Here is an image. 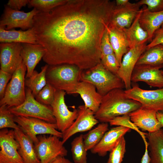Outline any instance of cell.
I'll use <instances>...</instances> for the list:
<instances>
[{
	"label": "cell",
	"mask_w": 163,
	"mask_h": 163,
	"mask_svg": "<svg viewBox=\"0 0 163 163\" xmlns=\"http://www.w3.org/2000/svg\"><path fill=\"white\" fill-rule=\"evenodd\" d=\"M108 0H68L34 18L32 28L49 65L69 64L82 70L101 62V44L115 6Z\"/></svg>",
	"instance_id": "cell-1"
},
{
	"label": "cell",
	"mask_w": 163,
	"mask_h": 163,
	"mask_svg": "<svg viewBox=\"0 0 163 163\" xmlns=\"http://www.w3.org/2000/svg\"><path fill=\"white\" fill-rule=\"evenodd\" d=\"M139 102L126 95L122 88L114 89L102 97L95 118L101 123H109L115 118L129 114L140 108Z\"/></svg>",
	"instance_id": "cell-2"
},
{
	"label": "cell",
	"mask_w": 163,
	"mask_h": 163,
	"mask_svg": "<svg viewBox=\"0 0 163 163\" xmlns=\"http://www.w3.org/2000/svg\"><path fill=\"white\" fill-rule=\"evenodd\" d=\"M83 71L69 64L49 65L46 74L47 83L56 90L64 91L68 94H75Z\"/></svg>",
	"instance_id": "cell-3"
},
{
	"label": "cell",
	"mask_w": 163,
	"mask_h": 163,
	"mask_svg": "<svg viewBox=\"0 0 163 163\" xmlns=\"http://www.w3.org/2000/svg\"><path fill=\"white\" fill-rule=\"evenodd\" d=\"M83 70L81 81L90 83L103 96L116 88H125L124 83L117 75L107 70L101 62L95 66Z\"/></svg>",
	"instance_id": "cell-4"
},
{
	"label": "cell",
	"mask_w": 163,
	"mask_h": 163,
	"mask_svg": "<svg viewBox=\"0 0 163 163\" xmlns=\"http://www.w3.org/2000/svg\"><path fill=\"white\" fill-rule=\"evenodd\" d=\"M31 90L26 89V98L21 104L8 108L11 113L16 116H23L39 119L46 122L56 123L51 105L42 104L35 98Z\"/></svg>",
	"instance_id": "cell-5"
},
{
	"label": "cell",
	"mask_w": 163,
	"mask_h": 163,
	"mask_svg": "<svg viewBox=\"0 0 163 163\" xmlns=\"http://www.w3.org/2000/svg\"><path fill=\"white\" fill-rule=\"evenodd\" d=\"M27 66L23 61L12 74L6 88L0 106L5 105L9 108L22 104L26 98L25 79Z\"/></svg>",
	"instance_id": "cell-6"
},
{
	"label": "cell",
	"mask_w": 163,
	"mask_h": 163,
	"mask_svg": "<svg viewBox=\"0 0 163 163\" xmlns=\"http://www.w3.org/2000/svg\"><path fill=\"white\" fill-rule=\"evenodd\" d=\"M14 122L31 139L34 144L38 141L37 135L49 134L62 138V133L57 129L56 123H49L33 117L15 116Z\"/></svg>",
	"instance_id": "cell-7"
},
{
	"label": "cell",
	"mask_w": 163,
	"mask_h": 163,
	"mask_svg": "<svg viewBox=\"0 0 163 163\" xmlns=\"http://www.w3.org/2000/svg\"><path fill=\"white\" fill-rule=\"evenodd\" d=\"M37 137L38 141L34 144V149L40 163H50L58 156L67 155L68 151L58 137L41 135Z\"/></svg>",
	"instance_id": "cell-8"
},
{
	"label": "cell",
	"mask_w": 163,
	"mask_h": 163,
	"mask_svg": "<svg viewBox=\"0 0 163 163\" xmlns=\"http://www.w3.org/2000/svg\"><path fill=\"white\" fill-rule=\"evenodd\" d=\"M125 92L129 98L140 103L141 107L157 112L163 111V88L146 90L134 85L125 90Z\"/></svg>",
	"instance_id": "cell-9"
},
{
	"label": "cell",
	"mask_w": 163,
	"mask_h": 163,
	"mask_svg": "<svg viewBox=\"0 0 163 163\" xmlns=\"http://www.w3.org/2000/svg\"><path fill=\"white\" fill-rule=\"evenodd\" d=\"M39 12L35 8L27 12L16 11L6 5L0 19V27L6 30L15 28L27 30L32 28L34 18Z\"/></svg>",
	"instance_id": "cell-10"
},
{
	"label": "cell",
	"mask_w": 163,
	"mask_h": 163,
	"mask_svg": "<svg viewBox=\"0 0 163 163\" xmlns=\"http://www.w3.org/2000/svg\"><path fill=\"white\" fill-rule=\"evenodd\" d=\"M64 91L55 89L54 99L51 105L53 115L56 120L58 130L63 133L73 123L77 117L78 109L70 110L66 105Z\"/></svg>",
	"instance_id": "cell-11"
},
{
	"label": "cell",
	"mask_w": 163,
	"mask_h": 163,
	"mask_svg": "<svg viewBox=\"0 0 163 163\" xmlns=\"http://www.w3.org/2000/svg\"><path fill=\"white\" fill-rule=\"evenodd\" d=\"M14 130L8 128L0 131V163H24L18 149Z\"/></svg>",
	"instance_id": "cell-12"
},
{
	"label": "cell",
	"mask_w": 163,
	"mask_h": 163,
	"mask_svg": "<svg viewBox=\"0 0 163 163\" xmlns=\"http://www.w3.org/2000/svg\"><path fill=\"white\" fill-rule=\"evenodd\" d=\"M77 109V118L72 125L62 133V141L64 144L75 134L91 130L99 122L95 118L94 113L84 105L79 106Z\"/></svg>",
	"instance_id": "cell-13"
},
{
	"label": "cell",
	"mask_w": 163,
	"mask_h": 163,
	"mask_svg": "<svg viewBox=\"0 0 163 163\" xmlns=\"http://www.w3.org/2000/svg\"><path fill=\"white\" fill-rule=\"evenodd\" d=\"M147 43L129 49L122 59L117 75L124 84L126 90L131 87V77L139 57L146 50Z\"/></svg>",
	"instance_id": "cell-14"
},
{
	"label": "cell",
	"mask_w": 163,
	"mask_h": 163,
	"mask_svg": "<svg viewBox=\"0 0 163 163\" xmlns=\"http://www.w3.org/2000/svg\"><path fill=\"white\" fill-rule=\"evenodd\" d=\"M21 51L20 43H1L0 69L12 75L23 61Z\"/></svg>",
	"instance_id": "cell-15"
},
{
	"label": "cell",
	"mask_w": 163,
	"mask_h": 163,
	"mask_svg": "<svg viewBox=\"0 0 163 163\" xmlns=\"http://www.w3.org/2000/svg\"><path fill=\"white\" fill-rule=\"evenodd\" d=\"M138 2H129L121 6L116 5L113 11L109 27L123 30L131 25L140 9Z\"/></svg>",
	"instance_id": "cell-16"
},
{
	"label": "cell",
	"mask_w": 163,
	"mask_h": 163,
	"mask_svg": "<svg viewBox=\"0 0 163 163\" xmlns=\"http://www.w3.org/2000/svg\"><path fill=\"white\" fill-rule=\"evenodd\" d=\"M131 82H142L152 87L162 88V70L148 65H136L132 74Z\"/></svg>",
	"instance_id": "cell-17"
},
{
	"label": "cell",
	"mask_w": 163,
	"mask_h": 163,
	"mask_svg": "<svg viewBox=\"0 0 163 163\" xmlns=\"http://www.w3.org/2000/svg\"><path fill=\"white\" fill-rule=\"evenodd\" d=\"M157 111L141 107L129 114L131 121L137 127L149 133L162 128L156 116Z\"/></svg>",
	"instance_id": "cell-18"
},
{
	"label": "cell",
	"mask_w": 163,
	"mask_h": 163,
	"mask_svg": "<svg viewBox=\"0 0 163 163\" xmlns=\"http://www.w3.org/2000/svg\"><path fill=\"white\" fill-rule=\"evenodd\" d=\"M131 129L122 126L113 127L105 133L102 139L91 150L93 154L104 157L115 146L120 139Z\"/></svg>",
	"instance_id": "cell-19"
},
{
	"label": "cell",
	"mask_w": 163,
	"mask_h": 163,
	"mask_svg": "<svg viewBox=\"0 0 163 163\" xmlns=\"http://www.w3.org/2000/svg\"><path fill=\"white\" fill-rule=\"evenodd\" d=\"M21 56L27 68L25 78H29L34 69L45 55L46 50L41 45L21 43Z\"/></svg>",
	"instance_id": "cell-20"
},
{
	"label": "cell",
	"mask_w": 163,
	"mask_h": 163,
	"mask_svg": "<svg viewBox=\"0 0 163 163\" xmlns=\"http://www.w3.org/2000/svg\"><path fill=\"white\" fill-rule=\"evenodd\" d=\"M75 94L80 95L84 105L94 113L98 110L103 96L97 92L94 85L88 82L80 81L77 85Z\"/></svg>",
	"instance_id": "cell-21"
},
{
	"label": "cell",
	"mask_w": 163,
	"mask_h": 163,
	"mask_svg": "<svg viewBox=\"0 0 163 163\" xmlns=\"http://www.w3.org/2000/svg\"><path fill=\"white\" fill-rule=\"evenodd\" d=\"M14 131L15 138L19 145L18 152L24 163H40L31 139L20 129Z\"/></svg>",
	"instance_id": "cell-22"
},
{
	"label": "cell",
	"mask_w": 163,
	"mask_h": 163,
	"mask_svg": "<svg viewBox=\"0 0 163 163\" xmlns=\"http://www.w3.org/2000/svg\"><path fill=\"white\" fill-rule=\"evenodd\" d=\"M139 18L142 27L148 33L149 41H152L155 31L161 28L163 24V11L152 12L144 5Z\"/></svg>",
	"instance_id": "cell-23"
},
{
	"label": "cell",
	"mask_w": 163,
	"mask_h": 163,
	"mask_svg": "<svg viewBox=\"0 0 163 163\" xmlns=\"http://www.w3.org/2000/svg\"><path fill=\"white\" fill-rule=\"evenodd\" d=\"M114 53L120 64L124 55L129 49V44L123 30L106 26Z\"/></svg>",
	"instance_id": "cell-24"
},
{
	"label": "cell",
	"mask_w": 163,
	"mask_h": 163,
	"mask_svg": "<svg viewBox=\"0 0 163 163\" xmlns=\"http://www.w3.org/2000/svg\"><path fill=\"white\" fill-rule=\"evenodd\" d=\"M0 42L1 43L38 44L32 28L26 30H6L4 27H0Z\"/></svg>",
	"instance_id": "cell-25"
},
{
	"label": "cell",
	"mask_w": 163,
	"mask_h": 163,
	"mask_svg": "<svg viewBox=\"0 0 163 163\" xmlns=\"http://www.w3.org/2000/svg\"><path fill=\"white\" fill-rule=\"evenodd\" d=\"M142 11V8L140 9L129 27L123 29L126 37L130 48L149 41L148 33L142 27L139 22V18Z\"/></svg>",
	"instance_id": "cell-26"
},
{
	"label": "cell",
	"mask_w": 163,
	"mask_h": 163,
	"mask_svg": "<svg viewBox=\"0 0 163 163\" xmlns=\"http://www.w3.org/2000/svg\"><path fill=\"white\" fill-rule=\"evenodd\" d=\"M148 140L150 163H163V129L145 135Z\"/></svg>",
	"instance_id": "cell-27"
},
{
	"label": "cell",
	"mask_w": 163,
	"mask_h": 163,
	"mask_svg": "<svg viewBox=\"0 0 163 163\" xmlns=\"http://www.w3.org/2000/svg\"><path fill=\"white\" fill-rule=\"evenodd\" d=\"M145 65L161 69L163 68V45H158L146 50L136 65Z\"/></svg>",
	"instance_id": "cell-28"
},
{
	"label": "cell",
	"mask_w": 163,
	"mask_h": 163,
	"mask_svg": "<svg viewBox=\"0 0 163 163\" xmlns=\"http://www.w3.org/2000/svg\"><path fill=\"white\" fill-rule=\"evenodd\" d=\"M48 66L46 64L42 66L39 73L34 70L29 78H25V86L31 90L35 97L47 83L46 74Z\"/></svg>",
	"instance_id": "cell-29"
},
{
	"label": "cell",
	"mask_w": 163,
	"mask_h": 163,
	"mask_svg": "<svg viewBox=\"0 0 163 163\" xmlns=\"http://www.w3.org/2000/svg\"><path fill=\"white\" fill-rule=\"evenodd\" d=\"M108 123H101L88 133L83 135L86 150H91L100 142L104 134L108 130Z\"/></svg>",
	"instance_id": "cell-30"
},
{
	"label": "cell",
	"mask_w": 163,
	"mask_h": 163,
	"mask_svg": "<svg viewBox=\"0 0 163 163\" xmlns=\"http://www.w3.org/2000/svg\"><path fill=\"white\" fill-rule=\"evenodd\" d=\"M71 151L75 163H87V152L83 139L81 134L75 138L71 142Z\"/></svg>",
	"instance_id": "cell-31"
},
{
	"label": "cell",
	"mask_w": 163,
	"mask_h": 163,
	"mask_svg": "<svg viewBox=\"0 0 163 163\" xmlns=\"http://www.w3.org/2000/svg\"><path fill=\"white\" fill-rule=\"evenodd\" d=\"M68 0H30L27 5L29 8H36L40 12H47L59 5L66 3Z\"/></svg>",
	"instance_id": "cell-32"
},
{
	"label": "cell",
	"mask_w": 163,
	"mask_h": 163,
	"mask_svg": "<svg viewBox=\"0 0 163 163\" xmlns=\"http://www.w3.org/2000/svg\"><path fill=\"white\" fill-rule=\"evenodd\" d=\"M15 116L9 111L7 106L3 105L0 107V129L11 128L20 129L18 125L14 120Z\"/></svg>",
	"instance_id": "cell-33"
},
{
	"label": "cell",
	"mask_w": 163,
	"mask_h": 163,
	"mask_svg": "<svg viewBox=\"0 0 163 163\" xmlns=\"http://www.w3.org/2000/svg\"><path fill=\"white\" fill-rule=\"evenodd\" d=\"M126 140L124 136H123L110 152L107 163H121L126 152Z\"/></svg>",
	"instance_id": "cell-34"
},
{
	"label": "cell",
	"mask_w": 163,
	"mask_h": 163,
	"mask_svg": "<svg viewBox=\"0 0 163 163\" xmlns=\"http://www.w3.org/2000/svg\"><path fill=\"white\" fill-rule=\"evenodd\" d=\"M55 91L54 88L47 83L36 96L35 99L41 104L51 105L54 99Z\"/></svg>",
	"instance_id": "cell-35"
},
{
	"label": "cell",
	"mask_w": 163,
	"mask_h": 163,
	"mask_svg": "<svg viewBox=\"0 0 163 163\" xmlns=\"http://www.w3.org/2000/svg\"><path fill=\"white\" fill-rule=\"evenodd\" d=\"M109 123L111 126H122L133 129L140 135L142 139L146 138L145 135L147 133H143L139 130L138 127L131 121L129 114L117 117L110 121Z\"/></svg>",
	"instance_id": "cell-36"
},
{
	"label": "cell",
	"mask_w": 163,
	"mask_h": 163,
	"mask_svg": "<svg viewBox=\"0 0 163 163\" xmlns=\"http://www.w3.org/2000/svg\"><path fill=\"white\" fill-rule=\"evenodd\" d=\"M101 62L107 70L117 75L120 64L114 53L101 58Z\"/></svg>",
	"instance_id": "cell-37"
},
{
	"label": "cell",
	"mask_w": 163,
	"mask_h": 163,
	"mask_svg": "<svg viewBox=\"0 0 163 163\" xmlns=\"http://www.w3.org/2000/svg\"><path fill=\"white\" fill-rule=\"evenodd\" d=\"M101 58L114 53L110 42L109 34L106 29L101 40Z\"/></svg>",
	"instance_id": "cell-38"
},
{
	"label": "cell",
	"mask_w": 163,
	"mask_h": 163,
	"mask_svg": "<svg viewBox=\"0 0 163 163\" xmlns=\"http://www.w3.org/2000/svg\"><path fill=\"white\" fill-rule=\"evenodd\" d=\"M141 6L145 5L152 12L163 11V0H141L137 2Z\"/></svg>",
	"instance_id": "cell-39"
},
{
	"label": "cell",
	"mask_w": 163,
	"mask_h": 163,
	"mask_svg": "<svg viewBox=\"0 0 163 163\" xmlns=\"http://www.w3.org/2000/svg\"><path fill=\"white\" fill-rule=\"evenodd\" d=\"M12 74L0 70V98L4 96L9 81L11 79Z\"/></svg>",
	"instance_id": "cell-40"
},
{
	"label": "cell",
	"mask_w": 163,
	"mask_h": 163,
	"mask_svg": "<svg viewBox=\"0 0 163 163\" xmlns=\"http://www.w3.org/2000/svg\"><path fill=\"white\" fill-rule=\"evenodd\" d=\"M160 44L163 45V30L161 28L155 31L152 41L147 45L146 50Z\"/></svg>",
	"instance_id": "cell-41"
},
{
	"label": "cell",
	"mask_w": 163,
	"mask_h": 163,
	"mask_svg": "<svg viewBox=\"0 0 163 163\" xmlns=\"http://www.w3.org/2000/svg\"><path fill=\"white\" fill-rule=\"evenodd\" d=\"M29 2V0H9L6 5L12 9L19 11L27 5Z\"/></svg>",
	"instance_id": "cell-42"
},
{
	"label": "cell",
	"mask_w": 163,
	"mask_h": 163,
	"mask_svg": "<svg viewBox=\"0 0 163 163\" xmlns=\"http://www.w3.org/2000/svg\"><path fill=\"white\" fill-rule=\"evenodd\" d=\"M145 146V151L141 160V163H150L151 158L148 153L149 144L146 140L144 141Z\"/></svg>",
	"instance_id": "cell-43"
},
{
	"label": "cell",
	"mask_w": 163,
	"mask_h": 163,
	"mask_svg": "<svg viewBox=\"0 0 163 163\" xmlns=\"http://www.w3.org/2000/svg\"><path fill=\"white\" fill-rule=\"evenodd\" d=\"M50 163H73L64 156H59L55 158Z\"/></svg>",
	"instance_id": "cell-44"
},
{
	"label": "cell",
	"mask_w": 163,
	"mask_h": 163,
	"mask_svg": "<svg viewBox=\"0 0 163 163\" xmlns=\"http://www.w3.org/2000/svg\"><path fill=\"white\" fill-rule=\"evenodd\" d=\"M129 2L128 0H116L115 1L116 5L117 6H121L125 5Z\"/></svg>",
	"instance_id": "cell-45"
},
{
	"label": "cell",
	"mask_w": 163,
	"mask_h": 163,
	"mask_svg": "<svg viewBox=\"0 0 163 163\" xmlns=\"http://www.w3.org/2000/svg\"><path fill=\"white\" fill-rule=\"evenodd\" d=\"M157 118L159 122L162 127H163V113L157 112L156 113Z\"/></svg>",
	"instance_id": "cell-46"
},
{
	"label": "cell",
	"mask_w": 163,
	"mask_h": 163,
	"mask_svg": "<svg viewBox=\"0 0 163 163\" xmlns=\"http://www.w3.org/2000/svg\"><path fill=\"white\" fill-rule=\"evenodd\" d=\"M161 28H162L163 30V24H162L161 26Z\"/></svg>",
	"instance_id": "cell-47"
},
{
	"label": "cell",
	"mask_w": 163,
	"mask_h": 163,
	"mask_svg": "<svg viewBox=\"0 0 163 163\" xmlns=\"http://www.w3.org/2000/svg\"><path fill=\"white\" fill-rule=\"evenodd\" d=\"M162 72H163V70H162Z\"/></svg>",
	"instance_id": "cell-48"
}]
</instances>
